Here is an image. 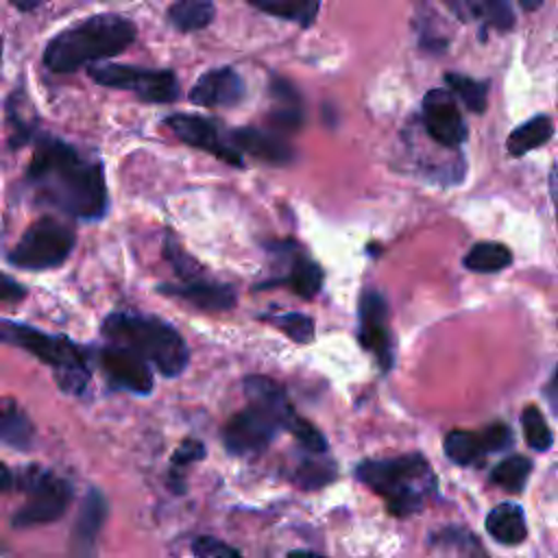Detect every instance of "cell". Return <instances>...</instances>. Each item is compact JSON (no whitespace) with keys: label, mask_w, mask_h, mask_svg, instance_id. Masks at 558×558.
Masks as SVG:
<instances>
[{"label":"cell","mask_w":558,"mask_h":558,"mask_svg":"<svg viewBox=\"0 0 558 558\" xmlns=\"http://www.w3.org/2000/svg\"><path fill=\"white\" fill-rule=\"evenodd\" d=\"M39 201L81 220H98L107 211V181L100 161L85 159L57 137H41L26 170Z\"/></svg>","instance_id":"6da1fadb"},{"label":"cell","mask_w":558,"mask_h":558,"mask_svg":"<svg viewBox=\"0 0 558 558\" xmlns=\"http://www.w3.org/2000/svg\"><path fill=\"white\" fill-rule=\"evenodd\" d=\"M244 395L248 399L246 408L235 412L222 429V442L233 456L264 451L294 416L286 390L270 377H246Z\"/></svg>","instance_id":"7a4b0ae2"},{"label":"cell","mask_w":558,"mask_h":558,"mask_svg":"<svg viewBox=\"0 0 558 558\" xmlns=\"http://www.w3.org/2000/svg\"><path fill=\"white\" fill-rule=\"evenodd\" d=\"M133 39L135 26L126 17L113 13L94 15L54 35L44 50V63L59 74L76 72L87 63L120 54Z\"/></svg>","instance_id":"3957f363"},{"label":"cell","mask_w":558,"mask_h":558,"mask_svg":"<svg viewBox=\"0 0 558 558\" xmlns=\"http://www.w3.org/2000/svg\"><path fill=\"white\" fill-rule=\"evenodd\" d=\"M355 477L377 493L395 517L418 512L436 490V475L418 453L364 460L355 466Z\"/></svg>","instance_id":"277c9868"},{"label":"cell","mask_w":558,"mask_h":558,"mask_svg":"<svg viewBox=\"0 0 558 558\" xmlns=\"http://www.w3.org/2000/svg\"><path fill=\"white\" fill-rule=\"evenodd\" d=\"M102 336L140 353L163 377L181 375L190 362V351L181 333L157 316L113 312L102 323Z\"/></svg>","instance_id":"5b68a950"},{"label":"cell","mask_w":558,"mask_h":558,"mask_svg":"<svg viewBox=\"0 0 558 558\" xmlns=\"http://www.w3.org/2000/svg\"><path fill=\"white\" fill-rule=\"evenodd\" d=\"M0 340L24 349L54 371L57 384L68 395H81L89 384L85 353L65 336L46 333L17 320H0Z\"/></svg>","instance_id":"8992f818"},{"label":"cell","mask_w":558,"mask_h":558,"mask_svg":"<svg viewBox=\"0 0 558 558\" xmlns=\"http://www.w3.org/2000/svg\"><path fill=\"white\" fill-rule=\"evenodd\" d=\"M17 488L24 493L22 508L13 514V527L46 525L63 517L72 499L70 484L54 471L31 464L17 475Z\"/></svg>","instance_id":"52a82bcc"},{"label":"cell","mask_w":558,"mask_h":558,"mask_svg":"<svg viewBox=\"0 0 558 558\" xmlns=\"http://www.w3.org/2000/svg\"><path fill=\"white\" fill-rule=\"evenodd\" d=\"M76 242L74 229L54 218L44 216L35 220L9 253V262L24 270H46L61 266Z\"/></svg>","instance_id":"ba28073f"},{"label":"cell","mask_w":558,"mask_h":558,"mask_svg":"<svg viewBox=\"0 0 558 558\" xmlns=\"http://www.w3.org/2000/svg\"><path fill=\"white\" fill-rule=\"evenodd\" d=\"M89 76L98 85L133 92L144 102H172L179 98V81L172 70L96 63L89 68Z\"/></svg>","instance_id":"9c48e42d"},{"label":"cell","mask_w":558,"mask_h":558,"mask_svg":"<svg viewBox=\"0 0 558 558\" xmlns=\"http://www.w3.org/2000/svg\"><path fill=\"white\" fill-rule=\"evenodd\" d=\"M166 126L187 146L205 150L231 166L244 163L242 153L229 140V133H225L220 124L211 118H203L194 113H174L166 118Z\"/></svg>","instance_id":"30bf717a"},{"label":"cell","mask_w":558,"mask_h":558,"mask_svg":"<svg viewBox=\"0 0 558 558\" xmlns=\"http://www.w3.org/2000/svg\"><path fill=\"white\" fill-rule=\"evenodd\" d=\"M423 124L427 135L445 148L462 146L469 135L456 98L447 89H429L423 96Z\"/></svg>","instance_id":"8fae6325"},{"label":"cell","mask_w":558,"mask_h":558,"mask_svg":"<svg viewBox=\"0 0 558 558\" xmlns=\"http://www.w3.org/2000/svg\"><path fill=\"white\" fill-rule=\"evenodd\" d=\"M98 360L111 386L135 395H148L153 390V371L148 362L133 349L109 342L100 349Z\"/></svg>","instance_id":"7c38bea8"},{"label":"cell","mask_w":558,"mask_h":558,"mask_svg":"<svg viewBox=\"0 0 558 558\" xmlns=\"http://www.w3.org/2000/svg\"><path fill=\"white\" fill-rule=\"evenodd\" d=\"M360 342L371 351L384 371L392 366L388 333V305L377 290H366L360 299Z\"/></svg>","instance_id":"4fadbf2b"},{"label":"cell","mask_w":558,"mask_h":558,"mask_svg":"<svg viewBox=\"0 0 558 558\" xmlns=\"http://www.w3.org/2000/svg\"><path fill=\"white\" fill-rule=\"evenodd\" d=\"M244 81L233 68H216L194 83L190 100L201 107H233L244 98Z\"/></svg>","instance_id":"5bb4252c"},{"label":"cell","mask_w":558,"mask_h":558,"mask_svg":"<svg viewBox=\"0 0 558 558\" xmlns=\"http://www.w3.org/2000/svg\"><path fill=\"white\" fill-rule=\"evenodd\" d=\"M161 294L181 299L203 312H227L235 305V290L227 283H216L203 277L185 279L172 286H159Z\"/></svg>","instance_id":"9a60e30c"},{"label":"cell","mask_w":558,"mask_h":558,"mask_svg":"<svg viewBox=\"0 0 558 558\" xmlns=\"http://www.w3.org/2000/svg\"><path fill=\"white\" fill-rule=\"evenodd\" d=\"M458 20L480 22L484 28L510 31L514 26V11L510 0H440Z\"/></svg>","instance_id":"2e32d148"},{"label":"cell","mask_w":558,"mask_h":558,"mask_svg":"<svg viewBox=\"0 0 558 558\" xmlns=\"http://www.w3.org/2000/svg\"><path fill=\"white\" fill-rule=\"evenodd\" d=\"M229 140L240 153H248L268 163H288L294 155L292 146L286 140H281L270 131H262L253 126H242L231 131Z\"/></svg>","instance_id":"e0dca14e"},{"label":"cell","mask_w":558,"mask_h":558,"mask_svg":"<svg viewBox=\"0 0 558 558\" xmlns=\"http://www.w3.org/2000/svg\"><path fill=\"white\" fill-rule=\"evenodd\" d=\"M105 521H107V499L102 497L100 490L92 488L85 495V499H83V504L78 508V514L74 519V530H72V547H74V551L92 554Z\"/></svg>","instance_id":"ac0fdd59"},{"label":"cell","mask_w":558,"mask_h":558,"mask_svg":"<svg viewBox=\"0 0 558 558\" xmlns=\"http://www.w3.org/2000/svg\"><path fill=\"white\" fill-rule=\"evenodd\" d=\"M486 532L501 545H519L527 536L525 514L519 504L504 501L486 517Z\"/></svg>","instance_id":"d6986e66"},{"label":"cell","mask_w":558,"mask_h":558,"mask_svg":"<svg viewBox=\"0 0 558 558\" xmlns=\"http://www.w3.org/2000/svg\"><path fill=\"white\" fill-rule=\"evenodd\" d=\"M35 425L15 399H0V440L13 449H28Z\"/></svg>","instance_id":"ffe728a7"},{"label":"cell","mask_w":558,"mask_h":558,"mask_svg":"<svg viewBox=\"0 0 558 558\" xmlns=\"http://www.w3.org/2000/svg\"><path fill=\"white\" fill-rule=\"evenodd\" d=\"M554 135V122L549 116H534L525 120L521 126H517L506 142V148L512 157H521L543 144H547Z\"/></svg>","instance_id":"44dd1931"},{"label":"cell","mask_w":558,"mask_h":558,"mask_svg":"<svg viewBox=\"0 0 558 558\" xmlns=\"http://www.w3.org/2000/svg\"><path fill=\"white\" fill-rule=\"evenodd\" d=\"M248 4L266 15L296 22L301 28L312 26L320 9V0H248Z\"/></svg>","instance_id":"7402d4cb"},{"label":"cell","mask_w":558,"mask_h":558,"mask_svg":"<svg viewBox=\"0 0 558 558\" xmlns=\"http://www.w3.org/2000/svg\"><path fill=\"white\" fill-rule=\"evenodd\" d=\"M214 15L216 9L211 0H177L168 9L170 24L181 33H192L209 26Z\"/></svg>","instance_id":"603a6c76"},{"label":"cell","mask_w":558,"mask_h":558,"mask_svg":"<svg viewBox=\"0 0 558 558\" xmlns=\"http://www.w3.org/2000/svg\"><path fill=\"white\" fill-rule=\"evenodd\" d=\"M462 264L473 272H497L512 264V251L501 242H477L469 248Z\"/></svg>","instance_id":"cb8c5ba5"},{"label":"cell","mask_w":558,"mask_h":558,"mask_svg":"<svg viewBox=\"0 0 558 558\" xmlns=\"http://www.w3.org/2000/svg\"><path fill=\"white\" fill-rule=\"evenodd\" d=\"M442 447H445L447 458L456 464H475L477 460H482L488 453L482 432L453 429L445 436Z\"/></svg>","instance_id":"d4e9b609"},{"label":"cell","mask_w":558,"mask_h":558,"mask_svg":"<svg viewBox=\"0 0 558 558\" xmlns=\"http://www.w3.org/2000/svg\"><path fill=\"white\" fill-rule=\"evenodd\" d=\"M445 83L449 85V89L464 102V107L473 113H482L486 109V100H488V83L484 81H475L471 76L464 74H456V72H447L445 74Z\"/></svg>","instance_id":"484cf974"},{"label":"cell","mask_w":558,"mask_h":558,"mask_svg":"<svg viewBox=\"0 0 558 558\" xmlns=\"http://www.w3.org/2000/svg\"><path fill=\"white\" fill-rule=\"evenodd\" d=\"M532 462L525 456H508L504 458L490 473V480L499 484L508 493H521L530 477Z\"/></svg>","instance_id":"4316f807"},{"label":"cell","mask_w":558,"mask_h":558,"mask_svg":"<svg viewBox=\"0 0 558 558\" xmlns=\"http://www.w3.org/2000/svg\"><path fill=\"white\" fill-rule=\"evenodd\" d=\"M288 286L303 299H314L323 286V270L316 262L307 257H299L288 275Z\"/></svg>","instance_id":"83f0119b"},{"label":"cell","mask_w":558,"mask_h":558,"mask_svg":"<svg viewBox=\"0 0 558 558\" xmlns=\"http://www.w3.org/2000/svg\"><path fill=\"white\" fill-rule=\"evenodd\" d=\"M521 427H523V436L525 442L534 449V451H547L554 442L551 429L543 416V412L536 405H527L521 414Z\"/></svg>","instance_id":"f1b7e54d"},{"label":"cell","mask_w":558,"mask_h":558,"mask_svg":"<svg viewBox=\"0 0 558 558\" xmlns=\"http://www.w3.org/2000/svg\"><path fill=\"white\" fill-rule=\"evenodd\" d=\"M270 325H275L279 331H283L290 340L305 344L314 338V320L307 314L301 312H283V314H270L262 316Z\"/></svg>","instance_id":"f546056e"},{"label":"cell","mask_w":558,"mask_h":558,"mask_svg":"<svg viewBox=\"0 0 558 558\" xmlns=\"http://www.w3.org/2000/svg\"><path fill=\"white\" fill-rule=\"evenodd\" d=\"M292 480L303 488V490H314L320 488L329 482L336 480V466L331 460H325V453L320 460H305L296 466Z\"/></svg>","instance_id":"4dcf8cb0"},{"label":"cell","mask_w":558,"mask_h":558,"mask_svg":"<svg viewBox=\"0 0 558 558\" xmlns=\"http://www.w3.org/2000/svg\"><path fill=\"white\" fill-rule=\"evenodd\" d=\"M7 122H9V142L11 146H22L33 137V120L24 116L22 94H13L7 105Z\"/></svg>","instance_id":"1f68e13d"},{"label":"cell","mask_w":558,"mask_h":558,"mask_svg":"<svg viewBox=\"0 0 558 558\" xmlns=\"http://www.w3.org/2000/svg\"><path fill=\"white\" fill-rule=\"evenodd\" d=\"M205 458V445L201 442V440H196V438H185L177 449H174V453H172V462H170V475L174 477V488L172 490H177V493H181L183 488H181V484H179V475L183 473V469L185 466H190V464H194V462H198V460H203Z\"/></svg>","instance_id":"d6a6232c"},{"label":"cell","mask_w":558,"mask_h":558,"mask_svg":"<svg viewBox=\"0 0 558 558\" xmlns=\"http://www.w3.org/2000/svg\"><path fill=\"white\" fill-rule=\"evenodd\" d=\"M286 429L296 438V442H299L305 451H310V453H325V451H327V440H325L323 432H318L310 421L301 418L296 412H294V416L290 418V423H288Z\"/></svg>","instance_id":"836d02e7"},{"label":"cell","mask_w":558,"mask_h":558,"mask_svg":"<svg viewBox=\"0 0 558 558\" xmlns=\"http://www.w3.org/2000/svg\"><path fill=\"white\" fill-rule=\"evenodd\" d=\"M429 543L436 545V547H442V549L456 547L462 554H477V551H482L477 538L471 532L462 530V527H445V530L432 534Z\"/></svg>","instance_id":"e575fe53"},{"label":"cell","mask_w":558,"mask_h":558,"mask_svg":"<svg viewBox=\"0 0 558 558\" xmlns=\"http://www.w3.org/2000/svg\"><path fill=\"white\" fill-rule=\"evenodd\" d=\"M163 255H166V259L170 262L172 270L177 272V277H179L181 281L201 277L203 268L196 264V259H194V257H190V255H187V253H185V251L179 246V242H177V240H172V238H166V244H163Z\"/></svg>","instance_id":"d590c367"},{"label":"cell","mask_w":558,"mask_h":558,"mask_svg":"<svg viewBox=\"0 0 558 558\" xmlns=\"http://www.w3.org/2000/svg\"><path fill=\"white\" fill-rule=\"evenodd\" d=\"M192 554L198 558H235V556H240V549L227 545L225 541H218L211 536H201L192 543Z\"/></svg>","instance_id":"8d00e7d4"},{"label":"cell","mask_w":558,"mask_h":558,"mask_svg":"<svg viewBox=\"0 0 558 558\" xmlns=\"http://www.w3.org/2000/svg\"><path fill=\"white\" fill-rule=\"evenodd\" d=\"M482 436H484V442H486V449L488 453L493 451H504L512 445V432L508 425L504 423H495V425H488L486 429H482Z\"/></svg>","instance_id":"74e56055"},{"label":"cell","mask_w":558,"mask_h":558,"mask_svg":"<svg viewBox=\"0 0 558 558\" xmlns=\"http://www.w3.org/2000/svg\"><path fill=\"white\" fill-rule=\"evenodd\" d=\"M24 294H26V288L22 283H17L13 277L0 272V303L22 301Z\"/></svg>","instance_id":"f35d334b"},{"label":"cell","mask_w":558,"mask_h":558,"mask_svg":"<svg viewBox=\"0 0 558 558\" xmlns=\"http://www.w3.org/2000/svg\"><path fill=\"white\" fill-rule=\"evenodd\" d=\"M547 183H549V196H551V203H554V209H556V220H558V163L551 166Z\"/></svg>","instance_id":"ab89813d"},{"label":"cell","mask_w":558,"mask_h":558,"mask_svg":"<svg viewBox=\"0 0 558 558\" xmlns=\"http://www.w3.org/2000/svg\"><path fill=\"white\" fill-rule=\"evenodd\" d=\"M13 486V475L4 462H0V497Z\"/></svg>","instance_id":"60d3db41"},{"label":"cell","mask_w":558,"mask_h":558,"mask_svg":"<svg viewBox=\"0 0 558 558\" xmlns=\"http://www.w3.org/2000/svg\"><path fill=\"white\" fill-rule=\"evenodd\" d=\"M15 9H20V11H33V9H37L44 0H9Z\"/></svg>","instance_id":"b9f144b4"},{"label":"cell","mask_w":558,"mask_h":558,"mask_svg":"<svg viewBox=\"0 0 558 558\" xmlns=\"http://www.w3.org/2000/svg\"><path fill=\"white\" fill-rule=\"evenodd\" d=\"M543 2H545V0H519L521 9H525V11H536Z\"/></svg>","instance_id":"7bdbcfd3"},{"label":"cell","mask_w":558,"mask_h":558,"mask_svg":"<svg viewBox=\"0 0 558 558\" xmlns=\"http://www.w3.org/2000/svg\"><path fill=\"white\" fill-rule=\"evenodd\" d=\"M554 384H556V388H558V371H556V377H554Z\"/></svg>","instance_id":"ee69618b"},{"label":"cell","mask_w":558,"mask_h":558,"mask_svg":"<svg viewBox=\"0 0 558 558\" xmlns=\"http://www.w3.org/2000/svg\"><path fill=\"white\" fill-rule=\"evenodd\" d=\"M0 57H2V41H0Z\"/></svg>","instance_id":"f6af8a7d"}]
</instances>
